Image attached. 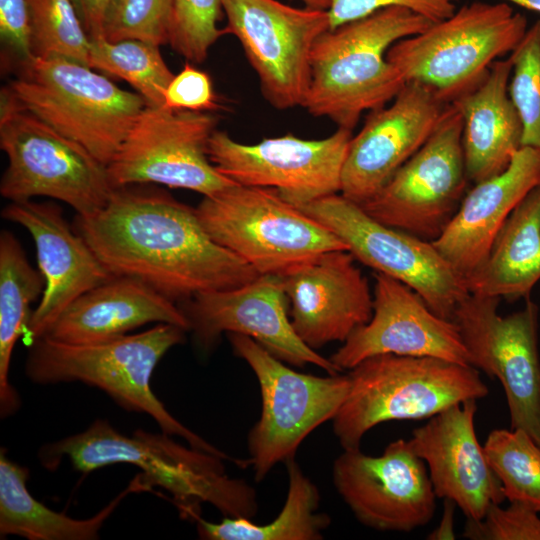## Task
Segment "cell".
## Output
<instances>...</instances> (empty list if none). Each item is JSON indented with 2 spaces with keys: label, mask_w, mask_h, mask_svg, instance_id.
Segmentation results:
<instances>
[{
  "label": "cell",
  "mask_w": 540,
  "mask_h": 540,
  "mask_svg": "<svg viewBox=\"0 0 540 540\" xmlns=\"http://www.w3.org/2000/svg\"><path fill=\"white\" fill-rule=\"evenodd\" d=\"M74 229L113 276L139 280L174 302L259 276L210 237L195 208L164 191L115 188L99 211L76 215Z\"/></svg>",
  "instance_id": "1"
},
{
  "label": "cell",
  "mask_w": 540,
  "mask_h": 540,
  "mask_svg": "<svg viewBox=\"0 0 540 540\" xmlns=\"http://www.w3.org/2000/svg\"><path fill=\"white\" fill-rule=\"evenodd\" d=\"M42 465L55 470L67 458L83 474L112 464H131L141 470L147 489L161 487L171 494L181 515L195 520L200 504L215 506L227 517L251 518L257 511L254 490L229 478L222 458L190 446L186 448L162 432L137 430L127 436L102 419L85 431L40 450Z\"/></svg>",
  "instance_id": "2"
},
{
  "label": "cell",
  "mask_w": 540,
  "mask_h": 540,
  "mask_svg": "<svg viewBox=\"0 0 540 540\" xmlns=\"http://www.w3.org/2000/svg\"><path fill=\"white\" fill-rule=\"evenodd\" d=\"M433 22L393 6L328 29L310 56L311 76L303 107L353 130L361 115L387 105L406 84L387 59L396 42L426 30Z\"/></svg>",
  "instance_id": "3"
},
{
  "label": "cell",
  "mask_w": 540,
  "mask_h": 540,
  "mask_svg": "<svg viewBox=\"0 0 540 540\" xmlns=\"http://www.w3.org/2000/svg\"><path fill=\"white\" fill-rule=\"evenodd\" d=\"M186 330L158 323L137 334L71 344L42 336L33 340L25 364L34 383L82 382L109 395L123 409L151 416L162 432L184 438L191 447L233 459L185 427L168 412L151 389V377L162 357L184 340Z\"/></svg>",
  "instance_id": "4"
},
{
  "label": "cell",
  "mask_w": 540,
  "mask_h": 540,
  "mask_svg": "<svg viewBox=\"0 0 540 540\" xmlns=\"http://www.w3.org/2000/svg\"><path fill=\"white\" fill-rule=\"evenodd\" d=\"M348 377V395L332 419L343 450L360 448L363 436L383 422L431 418L489 392L475 367L428 356H372Z\"/></svg>",
  "instance_id": "5"
},
{
  "label": "cell",
  "mask_w": 540,
  "mask_h": 540,
  "mask_svg": "<svg viewBox=\"0 0 540 540\" xmlns=\"http://www.w3.org/2000/svg\"><path fill=\"white\" fill-rule=\"evenodd\" d=\"M30 112L108 165L147 106L92 68L65 58L20 60L7 86Z\"/></svg>",
  "instance_id": "6"
},
{
  "label": "cell",
  "mask_w": 540,
  "mask_h": 540,
  "mask_svg": "<svg viewBox=\"0 0 540 540\" xmlns=\"http://www.w3.org/2000/svg\"><path fill=\"white\" fill-rule=\"evenodd\" d=\"M527 29L525 15L510 4L473 1L393 44L387 59L406 83L426 85L450 104L478 85L493 62L511 53Z\"/></svg>",
  "instance_id": "7"
},
{
  "label": "cell",
  "mask_w": 540,
  "mask_h": 540,
  "mask_svg": "<svg viewBox=\"0 0 540 540\" xmlns=\"http://www.w3.org/2000/svg\"><path fill=\"white\" fill-rule=\"evenodd\" d=\"M0 147L8 158L0 193L12 202L45 196L87 216L115 189L106 165L27 110L8 87L1 92Z\"/></svg>",
  "instance_id": "8"
},
{
  "label": "cell",
  "mask_w": 540,
  "mask_h": 540,
  "mask_svg": "<svg viewBox=\"0 0 540 540\" xmlns=\"http://www.w3.org/2000/svg\"><path fill=\"white\" fill-rule=\"evenodd\" d=\"M210 237L259 275H282L333 250H348L326 226L272 188L235 184L195 208Z\"/></svg>",
  "instance_id": "9"
},
{
  "label": "cell",
  "mask_w": 540,
  "mask_h": 540,
  "mask_svg": "<svg viewBox=\"0 0 540 540\" xmlns=\"http://www.w3.org/2000/svg\"><path fill=\"white\" fill-rule=\"evenodd\" d=\"M228 339L260 387L262 409L249 432L248 451L255 478L261 481L277 463L294 458L313 430L334 418L350 381L348 374L319 377L297 372L246 335L228 333Z\"/></svg>",
  "instance_id": "10"
},
{
  "label": "cell",
  "mask_w": 540,
  "mask_h": 540,
  "mask_svg": "<svg viewBox=\"0 0 540 540\" xmlns=\"http://www.w3.org/2000/svg\"><path fill=\"white\" fill-rule=\"evenodd\" d=\"M298 208L337 235L355 259L413 289L438 316L453 320L470 294L466 278L431 241L378 222L343 195Z\"/></svg>",
  "instance_id": "11"
},
{
  "label": "cell",
  "mask_w": 540,
  "mask_h": 540,
  "mask_svg": "<svg viewBox=\"0 0 540 540\" xmlns=\"http://www.w3.org/2000/svg\"><path fill=\"white\" fill-rule=\"evenodd\" d=\"M462 117L449 104L436 128L361 208L387 226L433 241L457 211L467 182Z\"/></svg>",
  "instance_id": "12"
},
{
  "label": "cell",
  "mask_w": 540,
  "mask_h": 540,
  "mask_svg": "<svg viewBox=\"0 0 540 540\" xmlns=\"http://www.w3.org/2000/svg\"><path fill=\"white\" fill-rule=\"evenodd\" d=\"M216 125L210 112L147 105L107 165L112 186L155 183L207 197L235 185L207 154Z\"/></svg>",
  "instance_id": "13"
},
{
  "label": "cell",
  "mask_w": 540,
  "mask_h": 540,
  "mask_svg": "<svg viewBox=\"0 0 540 540\" xmlns=\"http://www.w3.org/2000/svg\"><path fill=\"white\" fill-rule=\"evenodd\" d=\"M498 297L469 294L456 308L457 324L470 365L497 378L505 392L512 429L540 446V356L538 307L501 316Z\"/></svg>",
  "instance_id": "14"
},
{
  "label": "cell",
  "mask_w": 540,
  "mask_h": 540,
  "mask_svg": "<svg viewBox=\"0 0 540 540\" xmlns=\"http://www.w3.org/2000/svg\"><path fill=\"white\" fill-rule=\"evenodd\" d=\"M225 33L234 35L275 109L303 107L310 84V56L330 29L327 10L295 8L277 0H222Z\"/></svg>",
  "instance_id": "15"
},
{
  "label": "cell",
  "mask_w": 540,
  "mask_h": 540,
  "mask_svg": "<svg viewBox=\"0 0 540 540\" xmlns=\"http://www.w3.org/2000/svg\"><path fill=\"white\" fill-rule=\"evenodd\" d=\"M352 136V130L338 128L323 139L286 134L243 144L215 130L207 154L214 167L236 184L272 188L299 207L341 190Z\"/></svg>",
  "instance_id": "16"
},
{
  "label": "cell",
  "mask_w": 540,
  "mask_h": 540,
  "mask_svg": "<svg viewBox=\"0 0 540 540\" xmlns=\"http://www.w3.org/2000/svg\"><path fill=\"white\" fill-rule=\"evenodd\" d=\"M332 475L341 498L367 527L409 532L434 516L436 494L427 466L408 440L391 442L379 456L344 449Z\"/></svg>",
  "instance_id": "17"
},
{
  "label": "cell",
  "mask_w": 540,
  "mask_h": 540,
  "mask_svg": "<svg viewBox=\"0 0 540 540\" xmlns=\"http://www.w3.org/2000/svg\"><path fill=\"white\" fill-rule=\"evenodd\" d=\"M180 307L203 347L226 332L254 339L276 358L290 365L313 364L327 374L341 371L330 358L307 346L296 334L288 315L289 300L279 275H259L239 287L196 294Z\"/></svg>",
  "instance_id": "18"
},
{
  "label": "cell",
  "mask_w": 540,
  "mask_h": 540,
  "mask_svg": "<svg viewBox=\"0 0 540 540\" xmlns=\"http://www.w3.org/2000/svg\"><path fill=\"white\" fill-rule=\"evenodd\" d=\"M449 104L418 82H407L391 103L371 110L352 136L341 195L361 205L376 195L426 142Z\"/></svg>",
  "instance_id": "19"
},
{
  "label": "cell",
  "mask_w": 540,
  "mask_h": 540,
  "mask_svg": "<svg viewBox=\"0 0 540 540\" xmlns=\"http://www.w3.org/2000/svg\"><path fill=\"white\" fill-rule=\"evenodd\" d=\"M373 313L330 357L340 370L381 354L428 356L470 365L459 328L435 314L409 286L375 273Z\"/></svg>",
  "instance_id": "20"
},
{
  "label": "cell",
  "mask_w": 540,
  "mask_h": 540,
  "mask_svg": "<svg viewBox=\"0 0 540 540\" xmlns=\"http://www.w3.org/2000/svg\"><path fill=\"white\" fill-rule=\"evenodd\" d=\"M354 261L348 250H333L279 275L292 326L314 350L334 341L343 343L372 317L373 295Z\"/></svg>",
  "instance_id": "21"
},
{
  "label": "cell",
  "mask_w": 540,
  "mask_h": 540,
  "mask_svg": "<svg viewBox=\"0 0 540 540\" xmlns=\"http://www.w3.org/2000/svg\"><path fill=\"white\" fill-rule=\"evenodd\" d=\"M477 400L441 411L413 430L408 440L427 466L436 497L452 500L467 519L483 518L488 508L505 500L475 432Z\"/></svg>",
  "instance_id": "22"
},
{
  "label": "cell",
  "mask_w": 540,
  "mask_h": 540,
  "mask_svg": "<svg viewBox=\"0 0 540 540\" xmlns=\"http://www.w3.org/2000/svg\"><path fill=\"white\" fill-rule=\"evenodd\" d=\"M1 215L30 233L38 267L45 279L41 300L33 310L27 329L34 340L41 337L76 298L114 276L85 239L70 227L55 203L31 199L11 201Z\"/></svg>",
  "instance_id": "23"
},
{
  "label": "cell",
  "mask_w": 540,
  "mask_h": 540,
  "mask_svg": "<svg viewBox=\"0 0 540 540\" xmlns=\"http://www.w3.org/2000/svg\"><path fill=\"white\" fill-rule=\"evenodd\" d=\"M539 184L540 150L522 146L504 171L474 184L432 244L466 278L484 262L512 211Z\"/></svg>",
  "instance_id": "24"
},
{
  "label": "cell",
  "mask_w": 540,
  "mask_h": 540,
  "mask_svg": "<svg viewBox=\"0 0 540 540\" xmlns=\"http://www.w3.org/2000/svg\"><path fill=\"white\" fill-rule=\"evenodd\" d=\"M148 323L190 329L185 313L174 301L139 280L114 276L76 298L42 336L63 343H95Z\"/></svg>",
  "instance_id": "25"
},
{
  "label": "cell",
  "mask_w": 540,
  "mask_h": 540,
  "mask_svg": "<svg viewBox=\"0 0 540 540\" xmlns=\"http://www.w3.org/2000/svg\"><path fill=\"white\" fill-rule=\"evenodd\" d=\"M510 56L492 63L484 79L454 99L462 117L466 174L473 184L501 173L522 147V123L509 96Z\"/></svg>",
  "instance_id": "26"
},
{
  "label": "cell",
  "mask_w": 540,
  "mask_h": 540,
  "mask_svg": "<svg viewBox=\"0 0 540 540\" xmlns=\"http://www.w3.org/2000/svg\"><path fill=\"white\" fill-rule=\"evenodd\" d=\"M540 280V184L512 211L484 262L466 277L470 294L517 299Z\"/></svg>",
  "instance_id": "27"
},
{
  "label": "cell",
  "mask_w": 540,
  "mask_h": 540,
  "mask_svg": "<svg viewBox=\"0 0 540 540\" xmlns=\"http://www.w3.org/2000/svg\"><path fill=\"white\" fill-rule=\"evenodd\" d=\"M29 470L0 453V535L28 540H93L119 503L129 494L147 490L138 474L108 505L88 519H73L49 509L28 491Z\"/></svg>",
  "instance_id": "28"
},
{
  "label": "cell",
  "mask_w": 540,
  "mask_h": 540,
  "mask_svg": "<svg viewBox=\"0 0 540 540\" xmlns=\"http://www.w3.org/2000/svg\"><path fill=\"white\" fill-rule=\"evenodd\" d=\"M45 279L29 263L25 252L8 232L0 235V414L2 418L20 408V397L9 381L14 346L27 332L33 311L31 305L42 296Z\"/></svg>",
  "instance_id": "29"
},
{
  "label": "cell",
  "mask_w": 540,
  "mask_h": 540,
  "mask_svg": "<svg viewBox=\"0 0 540 540\" xmlns=\"http://www.w3.org/2000/svg\"><path fill=\"white\" fill-rule=\"evenodd\" d=\"M287 464L289 486L286 501L274 521L258 525L244 517H226L212 523L198 516L197 531L209 540H318L329 526L330 518L318 512L317 487L302 472L294 458Z\"/></svg>",
  "instance_id": "30"
},
{
  "label": "cell",
  "mask_w": 540,
  "mask_h": 540,
  "mask_svg": "<svg viewBox=\"0 0 540 540\" xmlns=\"http://www.w3.org/2000/svg\"><path fill=\"white\" fill-rule=\"evenodd\" d=\"M89 67L129 83L147 105L160 107L174 77L159 46L134 39L110 42L91 38Z\"/></svg>",
  "instance_id": "31"
},
{
  "label": "cell",
  "mask_w": 540,
  "mask_h": 540,
  "mask_svg": "<svg viewBox=\"0 0 540 540\" xmlns=\"http://www.w3.org/2000/svg\"><path fill=\"white\" fill-rule=\"evenodd\" d=\"M505 499L540 513V446L521 429H494L483 445Z\"/></svg>",
  "instance_id": "32"
},
{
  "label": "cell",
  "mask_w": 540,
  "mask_h": 540,
  "mask_svg": "<svg viewBox=\"0 0 540 540\" xmlns=\"http://www.w3.org/2000/svg\"><path fill=\"white\" fill-rule=\"evenodd\" d=\"M31 56L65 58L89 67L91 38L72 0H27Z\"/></svg>",
  "instance_id": "33"
},
{
  "label": "cell",
  "mask_w": 540,
  "mask_h": 540,
  "mask_svg": "<svg viewBox=\"0 0 540 540\" xmlns=\"http://www.w3.org/2000/svg\"><path fill=\"white\" fill-rule=\"evenodd\" d=\"M509 96L522 123V146L540 150V20L510 53Z\"/></svg>",
  "instance_id": "34"
},
{
  "label": "cell",
  "mask_w": 540,
  "mask_h": 540,
  "mask_svg": "<svg viewBox=\"0 0 540 540\" xmlns=\"http://www.w3.org/2000/svg\"><path fill=\"white\" fill-rule=\"evenodd\" d=\"M174 0H113L103 37L110 42L134 39L169 44Z\"/></svg>",
  "instance_id": "35"
},
{
  "label": "cell",
  "mask_w": 540,
  "mask_h": 540,
  "mask_svg": "<svg viewBox=\"0 0 540 540\" xmlns=\"http://www.w3.org/2000/svg\"><path fill=\"white\" fill-rule=\"evenodd\" d=\"M222 0H174L169 44L187 61L202 63L225 33L218 28Z\"/></svg>",
  "instance_id": "36"
},
{
  "label": "cell",
  "mask_w": 540,
  "mask_h": 540,
  "mask_svg": "<svg viewBox=\"0 0 540 540\" xmlns=\"http://www.w3.org/2000/svg\"><path fill=\"white\" fill-rule=\"evenodd\" d=\"M463 537L471 540H540L538 512L520 502L492 504L483 518L467 519Z\"/></svg>",
  "instance_id": "37"
},
{
  "label": "cell",
  "mask_w": 540,
  "mask_h": 540,
  "mask_svg": "<svg viewBox=\"0 0 540 540\" xmlns=\"http://www.w3.org/2000/svg\"><path fill=\"white\" fill-rule=\"evenodd\" d=\"M457 0H331L329 9L330 29L363 18L387 7H403L431 22L450 17Z\"/></svg>",
  "instance_id": "38"
},
{
  "label": "cell",
  "mask_w": 540,
  "mask_h": 540,
  "mask_svg": "<svg viewBox=\"0 0 540 540\" xmlns=\"http://www.w3.org/2000/svg\"><path fill=\"white\" fill-rule=\"evenodd\" d=\"M162 107L210 112L219 109V103L210 76L186 61L183 69L169 83Z\"/></svg>",
  "instance_id": "39"
},
{
  "label": "cell",
  "mask_w": 540,
  "mask_h": 540,
  "mask_svg": "<svg viewBox=\"0 0 540 540\" xmlns=\"http://www.w3.org/2000/svg\"><path fill=\"white\" fill-rule=\"evenodd\" d=\"M0 34L20 60L31 57L27 0H0Z\"/></svg>",
  "instance_id": "40"
},
{
  "label": "cell",
  "mask_w": 540,
  "mask_h": 540,
  "mask_svg": "<svg viewBox=\"0 0 540 540\" xmlns=\"http://www.w3.org/2000/svg\"><path fill=\"white\" fill-rule=\"evenodd\" d=\"M90 38L103 36L107 11L113 0H72Z\"/></svg>",
  "instance_id": "41"
},
{
  "label": "cell",
  "mask_w": 540,
  "mask_h": 540,
  "mask_svg": "<svg viewBox=\"0 0 540 540\" xmlns=\"http://www.w3.org/2000/svg\"><path fill=\"white\" fill-rule=\"evenodd\" d=\"M457 505L450 499H444L443 513L438 526L428 535L430 540L455 539L454 517Z\"/></svg>",
  "instance_id": "42"
},
{
  "label": "cell",
  "mask_w": 540,
  "mask_h": 540,
  "mask_svg": "<svg viewBox=\"0 0 540 540\" xmlns=\"http://www.w3.org/2000/svg\"><path fill=\"white\" fill-rule=\"evenodd\" d=\"M508 4H515L527 10L540 13V0H500Z\"/></svg>",
  "instance_id": "43"
},
{
  "label": "cell",
  "mask_w": 540,
  "mask_h": 540,
  "mask_svg": "<svg viewBox=\"0 0 540 540\" xmlns=\"http://www.w3.org/2000/svg\"><path fill=\"white\" fill-rule=\"evenodd\" d=\"M304 3L305 7L312 9L328 10L331 0H299Z\"/></svg>",
  "instance_id": "44"
}]
</instances>
